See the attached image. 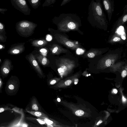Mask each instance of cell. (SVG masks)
<instances>
[{
	"mask_svg": "<svg viewBox=\"0 0 127 127\" xmlns=\"http://www.w3.org/2000/svg\"><path fill=\"white\" fill-rule=\"evenodd\" d=\"M0 82H1V81H0Z\"/></svg>",
	"mask_w": 127,
	"mask_h": 127,
	"instance_id": "obj_42",
	"label": "cell"
},
{
	"mask_svg": "<svg viewBox=\"0 0 127 127\" xmlns=\"http://www.w3.org/2000/svg\"><path fill=\"white\" fill-rule=\"evenodd\" d=\"M0 32L5 36V33L4 25L0 22Z\"/></svg>",
	"mask_w": 127,
	"mask_h": 127,
	"instance_id": "obj_18",
	"label": "cell"
},
{
	"mask_svg": "<svg viewBox=\"0 0 127 127\" xmlns=\"http://www.w3.org/2000/svg\"><path fill=\"white\" fill-rule=\"evenodd\" d=\"M113 91L114 93L115 94H116L118 92L117 90L115 89H114Z\"/></svg>",
	"mask_w": 127,
	"mask_h": 127,
	"instance_id": "obj_37",
	"label": "cell"
},
{
	"mask_svg": "<svg viewBox=\"0 0 127 127\" xmlns=\"http://www.w3.org/2000/svg\"><path fill=\"white\" fill-rule=\"evenodd\" d=\"M71 0H63L61 4V6H62L70 1Z\"/></svg>",
	"mask_w": 127,
	"mask_h": 127,
	"instance_id": "obj_22",
	"label": "cell"
},
{
	"mask_svg": "<svg viewBox=\"0 0 127 127\" xmlns=\"http://www.w3.org/2000/svg\"><path fill=\"white\" fill-rule=\"evenodd\" d=\"M7 10L6 8H0V13L3 14H4L5 12Z\"/></svg>",
	"mask_w": 127,
	"mask_h": 127,
	"instance_id": "obj_25",
	"label": "cell"
},
{
	"mask_svg": "<svg viewBox=\"0 0 127 127\" xmlns=\"http://www.w3.org/2000/svg\"><path fill=\"white\" fill-rule=\"evenodd\" d=\"M60 80V78H56L52 80L50 82V84L51 85H53L56 83L57 82Z\"/></svg>",
	"mask_w": 127,
	"mask_h": 127,
	"instance_id": "obj_20",
	"label": "cell"
},
{
	"mask_svg": "<svg viewBox=\"0 0 127 127\" xmlns=\"http://www.w3.org/2000/svg\"><path fill=\"white\" fill-rule=\"evenodd\" d=\"M60 31L66 32L76 29L80 21L79 17L74 13H62L53 19Z\"/></svg>",
	"mask_w": 127,
	"mask_h": 127,
	"instance_id": "obj_1",
	"label": "cell"
},
{
	"mask_svg": "<svg viewBox=\"0 0 127 127\" xmlns=\"http://www.w3.org/2000/svg\"><path fill=\"white\" fill-rule=\"evenodd\" d=\"M28 58L30 63L38 73L42 76L43 74L41 68L33 55L31 54L28 57Z\"/></svg>",
	"mask_w": 127,
	"mask_h": 127,
	"instance_id": "obj_11",
	"label": "cell"
},
{
	"mask_svg": "<svg viewBox=\"0 0 127 127\" xmlns=\"http://www.w3.org/2000/svg\"><path fill=\"white\" fill-rule=\"evenodd\" d=\"M37 26L36 24L32 22L23 20L17 22L15 28L20 35L26 37L31 35Z\"/></svg>",
	"mask_w": 127,
	"mask_h": 127,
	"instance_id": "obj_3",
	"label": "cell"
},
{
	"mask_svg": "<svg viewBox=\"0 0 127 127\" xmlns=\"http://www.w3.org/2000/svg\"><path fill=\"white\" fill-rule=\"evenodd\" d=\"M4 109L3 108H0V113L4 111Z\"/></svg>",
	"mask_w": 127,
	"mask_h": 127,
	"instance_id": "obj_38",
	"label": "cell"
},
{
	"mask_svg": "<svg viewBox=\"0 0 127 127\" xmlns=\"http://www.w3.org/2000/svg\"><path fill=\"white\" fill-rule=\"evenodd\" d=\"M4 46L1 44H0V50L4 49Z\"/></svg>",
	"mask_w": 127,
	"mask_h": 127,
	"instance_id": "obj_36",
	"label": "cell"
},
{
	"mask_svg": "<svg viewBox=\"0 0 127 127\" xmlns=\"http://www.w3.org/2000/svg\"><path fill=\"white\" fill-rule=\"evenodd\" d=\"M102 122V121L101 120H100L99 121H98V122L97 123L96 125H99L101 124Z\"/></svg>",
	"mask_w": 127,
	"mask_h": 127,
	"instance_id": "obj_33",
	"label": "cell"
},
{
	"mask_svg": "<svg viewBox=\"0 0 127 127\" xmlns=\"http://www.w3.org/2000/svg\"><path fill=\"white\" fill-rule=\"evenodd\" d=\"M76 115L77 116H82L84 114V111L81 110H79L76 111L75 113Z\"/></svg>",
	"mask_w": 127,
	"mask_h": 127,
	"instance_id": "obj_19",
	"label": "cell"
},
{
	"mask_svg": "<svg viewBox=\"0 0 127 127\" xmlns=\"http://www.w3.org/2000/svg\"><path fill=\"white\" fill-rule=\"evenodd\" d=\"M12 6L25 15H29L31 10L26 0H10Z\"/></svg>",
	"mask_w": 127,
	"mask_h": 127,
	"instance_id": "obj_5",
	"label": "cell"
},
{
	"mask_svg": "<svg viewBox=\"0 0 127 127\" xmlns=\"http://www.w3.org/2000/svg\"><path fill=\"white\" fill-rule=\"evenodd\" d=\"M8 88L10 90H13L14 88V87L13 85H10L9 86Z\"/></svg>",
	"mask_w": 127,
	"mask_h": 127,
	"instance_id": "obj_31",
	"label": "cell"
},
{
	"mask_svg": "<svg viewBox=\"0 0 127 127\" xmlns=\"http://www.w3.org/2000/svg\"><path fill=\"white\" fill-rule=\"evenodd\" d=\"M49 49L52 54L56 55H59L62 53H65L67 51L66 49L56 44L52 45Z\"/></svg>",
	"mask_w": 127,
	"mask_h": 127,
	"instance_id": "obj_9",
	"label": "cell"
},
{
	"mask_svg": "<svg viewBox=\"0 0 127 127\" xmlns=\"http://www.w3.org/2000/svg\"><path fill=\"white\" fill-rule=\"evenodd\" d=\"M105 10L110 21L111 18L114 10V4L113 0H102Z\"/></svg>",
	"mask_w": 127,
	"mask_h": 127,
	"instance_id": "obj_6",
	"label": "cell"
},
{
	"mask_svg": "<svg viewBox=\"0 0 127 127\" xmlns=\"http://www.w3.org/2000/svg\"><path fill=\"white\" fill-rule=\"evenodd\" d=\"M36 120L41 125H43L46 124V123L44 121L38 118V119H36Z\"/></svg>",
	"mask_w": 127,
	"mask_h": 127,
	"instance_id": "obj_26",
	"label": "cell"
},
{
	"mask_svg": "<svg viewBox=\"0 0 127 127\" xmlns=\"http://www.w3.org/2000/svg\"><path fill=\"white\" fill-rule=\"evenodd\" d=\"M12 65L11 60L7 59H5L1 65L2 71L5 74L8 73Z\"/></svg>",
	"mask_w": 127,
	"mask_h": 127,
	"instance_id": "obj_10",
	"label": "cell"
},
{
	"mask_svg": "<svg viewBox=\"0 0 127 127\" xmlns=\"http://www.w3.org/2000/svg\"><path fill=\"white\" fill-rule=\"evenodd\" d=\"M54 36L57 42L65 46L70 48L75 47L74 43L69 40L65 36L58 33L54 34Z\"/></svg>",
	"mask_w": 127,
	"mask_h": 127,
	"instance_id": "obj_7",
	"label": "cell"
},
{
	"mask_svg": "<svg viewBox=\"0 0 127 127\" xmlns=\"http://www.w3.org/2000/svg\"><path fill=\"white\" fill-rule=\"evenodd\" d=\"M28 112L32 115L38 117L42 118H48V117L46 115L41 112L37 111H29Z\"/></svg>",
	"mask_w": 127,
	"mask_h": 127,
	"instance_id": "obj_16",
	"label": "cell"
},
{
	"mask_svg": "<svg viewBox=\"0 0 127 127\" xmlns=\"http://www.w3.org/2000/svg\"><path fill=\"white\" fill-rule=\"evenodd\" d=\"M32 7L36 9L41 5V0H27Z\"/></svg>",
	"mask_w": 127,
	"mask_h": 127,
	"instance_id": "obj_14",
	"label": "cell"
},
{
	"mask_svg": "<svg viewBox=\"0 0 127 127\" xmlns=\"http://www.w3.org/2000/svg\"><path fill=\"white\" fill-rule=\"evenodd\" d=\"M46 38L47 40H51L52 38L51 36L50 35H49L47 36V38Z\"/></svg>",
	"mask_w": 127,
	"mask_h": 127,
	"instance_id": "obj_32",
	"label": "cell"
},
{
	"mask_svg": "<svg viewBox=\"0 0 127 127\" xmlns=\"http://www.w3.org/2000/svg\"><path fill=\"white\" fill-rule=\"evenodd\" d=\"M56 1V0H45L42 6L43 7L49 6L54 4Z\"/></svg>",
	"mask_w": 127,
	"mask_h": 127,
	"instance_id": "obj_17",
	"label": "cell"
},
{
	"mask_svg": "<svg viewBox=\"0 0 127 127\" xmlns=\"http://www.w3.org/2000/svg\"><path fill=\"white\" fill-rule=\"evenodd\" d=\"M25 43L16 44L12 45L8 51V53L11 55H18L25 49Z\"/></svg>",
	"mask_w": 127,
	"mask_h": 127,
	"instance_id": "obj_8",
	"label": "cell"
},
{
	"mask_svg": "<svg viewBox=\"0 0 127 127\" xmlns=\"http://www.w3.org/2000/svg\"><path fill=\"white\" fill-rule=\"evenodd\" d=\"M73 64L70 61L65 58L61 59L58 70L61 77L65 76L72 69Z\"/></svg>",
	"mask_w": 127,
	"mask_h": 127,
	"instance_id": "obj_4",
	"label": "cell"
},
{
	"mask_svg": "<svg viewBox=\"0 0 127 127\" xmlns=\"http://www.w3.org/2000/svg\"><path fill=\"white\" fill-rule=\"evenodd\" d=\"M84 52V50L82 49H78L77 50V53L78 54H82Z\"/></svg>",
	"mask_w": 127,
	"mask_h": 127,
	"instance_id": "obj_29",
	"label": "cell"
},
{
	"mask_svg": "<svg viewBox=\"0 0 127 127\" xmlns=\"http://www.w3.org/2000/svg\"><path fill=\"white\" fill-rule=\"evenodd\" d=\"M88 19L90 22L105 24L106 19L100 0H92L88 8Z\"/></svg>",
	"mask_w": 127,
	"mask_h": 127,
	"instance_id": "obj_2",
	"label": "cell"
},
{
	"mask_svg": "<svg viewBox=\"0 0 127 127\" xmlns=\"http://www.w3.org/2000/svg\"><path fill=\"white\" fill-rule=\"evenodd\" d=\"M47 43V41L45 40H35L32 43V46L37 47H41L46 45Z\"/></svg>",
	"mask_w": 127,
	"mask_h": 127,
	"instance_id": "obj_12",
	"label": "cell"
},
{
	"mask_svg": "<svg viewBox=\"0 0 127 127\" xmlns=\"http://www.w3.org/2000/svg\"><path fill=\"white\" fill-rule=\"evenodd\" d=\"M111 64V60L109 59H107L105 61V64L106 65L107 67L110 66Z\"/></svg>",
	"mask_w": 127,
	"mask_h": 127,
	"instance_id": "obj_24",
	"label": "cell"
},
{
	"mask_svg": "<svg viewBox=\"0 0 127 127\" xmlns=\"http://www.w3.org/2000/svg\"><path fill=\"white\" fill-rule=\"evenodd\" d=\"M38 119L44 121L46 123V124L52 125L54 127H63L59 125L57 122L55 121L51 120L49 119L48 118H38Z\"/></svg>",
	"mask_w": 127,
	"mask_h": 127,
	"instance_id": "obj_13",
	"label": "cell"
},
{
	"mask_svg": "<svg viewBox=\"0 0 127 127\" xmlns=\"http://www.w3.org/2000/svg\"><path fill=\"white\" fill-rule=\"evenodd\" d=\"M88 56L90 58H93L95 56V54L93 53H90L88 54Z\"/></svg>",
	"mask_w": 127,
	"mask_h": 127,
	"instance_id": "obj_27",
	"label": "cell"
},
{
	"mask_svg": "<svg viewBox=\"0 0 127 127\" xmlns=\"http://www.w3.org/2000/svg\"><path fill=\"white\" fill-rule=\"evenodd\" d=\"M122 100L123 102H125L126 100V99L123 96H122Z\"/></svg>",
	"mask_w": 127,
	"mask_h": 127,
	"instance_id": "obj_34",
	"label": "cell"
},
{
	"mask_svg": "<svg viewBox=\"0 0 127 127\" xmlns=\"http://www.w3.org/2000/svg\"><path fill=\"white\" fill-rule=\"evenodd\" d=\"M57 100L58 101V102H60V100H60V98H57Z\"/></svg>",
	"mask_w": 127,
	"mask_h": 127,
	"instance_id": "obj_40",
	"label": "cell"
},
{
	"mask_svg": "<svg viewBox=\"0 0 127 127\" xmlns=\"http://www.w3.org/2000/svg\"><path fill=\"white\" fill-rule=\"evenodd\" d=\"M47 126L48 127H54L53 125L51 124H46Z\"/></svg>",
	"mask_w": 127,
	"mask_h": 127,
	"instance_id": "obj_35",
	"label": "cell"
},
{
	"mask_svg": "<svg viewBox=\"0 0 127 127\" xmlns=\"http://www.w3.org/2000/svg\"><path fill=\"white\" fill-rule=\"evenodd\" d=\"M122 39H126L125 37L124 36H122Z\"/></svg>",
	"mask_w": 127,
	"mask_h": 127,
	"instance_id": "obj_39",
	"label": "cell"
},
{
	"mask_svg": "<svg viewBox=\"0 0 127 127\" xmlns=\"http://www.w3.org/2000/svg\"><path fill=\"white\" fill-rule=\"evenodd\" d=\"M127 75V72L126 70L123 71L121 75L122 77H125Z\"/></svg>",
	"mask_w": 127,
	"mask_h": 127,
	"instance_id": "obj_28",
	"label": "cell"
},
{
	"mask_svg": "<svg viewBox=\"0 0 127 127\" xmlns=\"http://www.w3.org/2000/svg\"><path fill=\"white\" fill-rule=\"evenodd\" d=\"M32 109L35 111H38V107L37 104L35 103H34L32 105Z\"/></svg>",
	"mask_w": 127,
	"mask_h": 127,
	"instance_id": "obj_23",
	"label": "cell"
},
{
	"mask_svg": "<svg viewBox=\"0 0 127 127\" xmlns=\"http://www.w3.org/2000/svg\"><path fill=\"white\" fill-rule=\"evenodd\" d=\"M121 40L120 38L118 37H115L113 39V41H120Z\"/></svg>",
	"mask_w": 127,
	"mask_h": 127,
	"instance_id": "obj_30",
	"label": "cell"
},
{
	"mask_svg": "<svg viewBox=\"0 0 127 127\" xmlns=\"http://www.w3.org/2000/svg\"><path fill=\"white\" fill-rule=\"evenodd\" d=\"M0 61H1V60H0Z\"/></svg>",
	"mask_w": 127,
	"mask_h": 127,
	"instance_id": "obj_41",
	"label": "cell"
},
{
	"mask_svg": "<svg viewBox=\"0 0 127 127\" xmlns=\"http://www.w3.org/2000/svg\"><path fill=\"white\" fill-rule=\"evenodd\" d=\"M6 36L0 32V41L4 42L6 41Z\"/></svg>",
	"mask_w": 127,
	"mask_h": 127,
	"instance_id": "obj_21",
	"label": "cell"
},
{
	"mask_svg": "<svg viewBox=\"0 0 127 127\" xmlns=\"http://www.w3.org/2000/svg\"><path fill=\"white\" fill-rule=\"evenodd\" d=\"M36 58L39 62L43 65H46L49 63V62L48 60L43 56L40 55L37 57Z\"/></svg>",
	"mask_w": 127,
	"mask_h": 127,
	"instance_id": "obj_15",
	"label": "cell"
}]
</instances>
